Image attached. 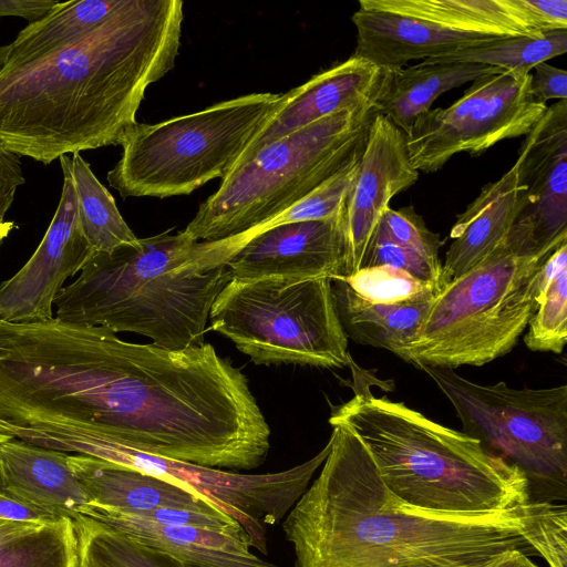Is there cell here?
<instances>
[{"label":"cell","instance_id":"cell-21","mask_svg":"<svg viewBox=\"0 0 567 567\" xmlns=\"http://www.w3.org/2000/svg\"><path fill=\"white\" fill-rule=\"evenodd\" d=\"M517 167L514 164L499 179L486 184L478 196L457 216L442 264V282L466 272L491 254L511 231L516 217Z\"/></svg>","mask_w":567,"mask_h":567},{"label":"cell","instance_id":"cell-7","mask_svg":"<svg viewBox=\"0 0 567 567\" xmlns=\"http://www.w3.org/2000/svg\"><path fill=\"white\" fill-rule=\"evenodd\" d=\"M281 97L250 93L159 123H137L107 182L124 198H166L223 179Z\"/></svg>","mask_w":567,"mask_h":567},{"label":"cell","instance_id":"cell-25","mask_svg":"<svg viewBox=\"0 0 567 567\" xmlns=\"http://www.w3.org/2000/svg\"><path fill=\"white\" fill-rule=\"evenodd\" d=\"M75 188L78 213L83 234L95 252H111L122 246H133L138 239L128 227L115 200L97 179L89 163L78 154L59 158Z\"/></svg>","mask_w":567,"mask_h":567},{"label":"cell","instance_id":"cell-13","mask_svg":"<svg viewBox=\"0 0 567 567\" xmlns=\"http://www.w3.org/2000/svg\"><path fill=\"white\" fill-rule=\"evenodd\" d=\"M62 173L60 200L41 243L30 259L0 284L2 321L32 322L54 317V300L63 284L95 254L80 224L73 181L65 168Z\"/></svg>","mask_w":567,"mask_h":567},{"label":"cell","instance_id":"cell-9","mask_svg":"<svg viewBox=\"0 0 567 567\" xmlns=\"http://www.w3.org/2000/svg\"><path fill=\"white\" fill-rule=\"evenodd\" d=\"M449 399L464 433L538 482L566 484L567 385L514 389L478 384L451 368L423 365Z\"/></svg>","mask_w":567,"mask_h":567},{"label":"cell","instance_id":"cell-1","mask_svg":"<svg viewBox=\"0 0 567 567\" xmlns=\"http://www.w3.org/2000/svg\"><path fill=\"white\" fill-rule=\"evenodd\" d=\"M181 0H123L105 21L47 54L0 70V142L43 164L121 145L146 89L175 65Z\"/></svg>","mask_w":567,"mask_h":567},{"label":"cell","instance_id":"cell-2","mask_svg":"<svg viewBox=\"0 0 567 567\" xmlns=\"http://www.w3.org/2000/svg\"><path fill=\"white\" fill-rule=\"evenodd\" d=\"M319 475L284 518L295 567H529L528 504L504 512L415 507L383 483L365 445L332 423Z\"/></svg>","mask_w":567,"mask_h":567},{"label":"cell","instance_id":"cell-30","mask_svg":"<svg viewBox=\"0 0 567 567\" xmlns=\"http://www.w3.org/2000/svg\"><path fill=\"white\" fill-rule=\"evenodd\" d=\"M362 152L355 154L343 167L290 208L272 219L248 229V236L252 239L257 235L282 224L329 219L341 215L357 176Z\"/></svg>","mask_w":567,"mask_h":567},{"label":"cell","instance_id":"cell-29","mask_svg":"<svg viewBox=\"0 0 567 567\" xmlns=\"http://www.w3.org/2000/svg\"><path fill=\"white\" fill-rule=\"evenodd\" d=\"M71 522L76 538V567H166L162 557L100 520L80 515Z\"/></svg>","mask_w":567,"mask_h":567},{"label":"cell","instance_id":"cell-26","mask_svg":"<svg viewBox=\"0 0 567 567\" xmlns=\"http://www.w3.org/2000/svg\"><path fill=\"white\" fill-rule=\"evenodd\" d=\"M71 519L13 520L0 534V567H76Z\"/></svg>","mask_w":567,"mask_h":567},{"label":"cell","instance_id":"cell-18","mask_svg":"<svg viewBox=\"0 0 567 567\" xmlns=\"http://www.w3.org/2000/svg\"><path fill=\"white\" fill-rule=\"evenodd\" d=\"M115 528L177 567H277L250 551L245 533L154 524L128 514L91 507L86 515Z\"/></svg>","mask_w":567,"mask_h":567},{"label":"cell","instance_id":"cell-39","mask_svg":"<svg viewBox=\"0 0 567 567\" xmlns=\"http://www.w3.org/2000/svg\"><path fill=\"white\" fill-rule=\"evenodd\" d=\"M0 518L10 520H22V522H45L55 520V518L48 513L38 508L24 505L0 489Z\"/></svg>","mask_w":567,"mask_h":567},{"label":"cell","instance_id":"cell-3","mask_svg":"<svg viewBox=\"0 0 567 567\" xmlns=\"http://www.w3.org/2000/svg\"><path fill=\"white\" fill-rule=\"evenodd\" d=\"M329 423L352 429L386 487L415 507L456 514L504 512L530 502L529 480L477 439L410 409L355 390Z\"/></svg>","mask_w":567,"mask_h":567},{"label":"cell","instance_id":"cell-8","mask_svg":"<svg viewBox=\"0 0 567 567\" xmlns=\"http://www.w3.org/2000/svg\"><path fill=\"white\" fill-rule=\"evenodd\" d=\"M212 329L255 364L353 363L331 279H230L209 311Z\"/></svg>","mask_w":567,"mask_h":567},{"label":"cell","instance_id":"cell-36","mask_svg":"<svg viewBox=\"0 0 567 567\" xmlns=\"http://www.w3.org/2000/svg\"><path fill=\"white\" fill-rule=\"evenodd\" d=\"M529 90L534 100L543 104L548 100H567V72L542 62L530 73Z\"/></svg>","mask_w":567,"mask_h":567},{"label":"cell","instance_id":"cell-12","mask_svg":"<svg viewBox=\"0 0 567 567\" xmlns=\"http://www.w3.org/2000/svg\"><path fill=\"white\" fill-rule=\"evenodd\" d=\"M515 165L517 212L506 241L522 255L551 254L567 241V100L547 106Z\"/></svg>","mask_w":567,"mask_h":567},{"label":"cell","instance_id":"cell-10","mask_svg":"<svg viewBox=\"0 0 567 567\" xmlns=\"http://www.w3.org/2000/svg\"><path fill=\"white\" fill-rule=\"evenodd\" d=\"M330 449L329 439L310 460L289 470L266 474H241L202 466L145 453L95 435L70 437L55 450L112 462L199 493L241 525L251 547L267 554L266 526L285 518L311 483Z\"/></svg>","mask_w":567,"mask_h":567},{"label":"cell","instance_id":"cell-35","mask_svg":"<svg viewBox=\"0 0 567 567\" xmlns=\"http://www.w3.org/2000/svg\"><path fill=\"white\" fill-rule=\"evenodd\" d=\"M537 32L567 29V0H516Z\"/></svg>","mask_w":567,"mask_h":567},{"label":"cell","instance_id":"cell-24","mask_svg":"<svg viewBox=\"0 0 567 567\" xmlns=\"http://www.w3.org/2000/svg\"><path fill=\"white\" fill-rule=\"evenodd\" d=\"M123 0H71L59 2L45 16L29 23L10 43L7 62L47 54L82 37L105 21Z\"/></svg>","mask_w":567,"mask_h":567},{"label":"cell","instance_id":"cell-5","mask_svg":"<svg viewBox=\"0 0 567 567\" xmlns=\"http://www.w3.org/2000/svg\"><path fill=\"white\" fill-rule=\"evenodd\" d=\"M377 101L326 116L234 168L183 230L195 241L239 235L290 208L363 151Z\"/></svg>","mask_w":567,"mask_h":567},{"label":"cell","instance_id":"cell-37","mask_svg":"<svg viewBox=\"0 0 567 567\" xmlns=\"http://www.w3.org/2000/svg\"><path fill=\"white\" fill-rule=\"evenodd\" d=\"M25 183L20 156L7 150L0 142V225L11 207L18 187Z\"/></svg>","mask_w":567,"mask_h":567},{"label":"cell","instance_id":"cell-27","mask_svg":"<svg viewBox=\"0 0 567 567\" xmlns=\"http://www.w3.org/2000/svg\"><path fill=\"white\" fill-rule=\"evenodd\" d=\"M567 51V29L498 39L453 54L424 60L433 63H475L526 75L542 62Z\"/></svg>","mask_w":567,"mask_h":567},{"label":"cell","instance_id":"cell-17","mask_svg":"<svg viewBox=\"0 0 567 567\" xmlns=\"http://www.w3.org/2000/svg\"><path fill=\"white\" fill-rule=\"evenodd\" d=\"M383 76L384 70L352 54L282 93L281 102L254 135L234 168L292 132L340 111L375 102Z\"/></svg>","mask_w":567,"mask_h":567},{"label":"cell","instance_id":"cell-20","mask_svg":"<svg viewBox=\"0 0 567 567\" xmlns=\"http://www.w3.org/2000/svg\"><path fill=\"white\" fill-rule=\"evenodd\" d=\"M69 463L91 507L125 513L154 508L223 512L199 493L126 466L76 454H69Z\"/></svg>","mask_w":567,"mask_h":567},{"label":"cell","instance_id":"cell-38","mask_svg":"<svg viewBox=\"0 0 567 567\" xmlns=\"http://www.w3.org/2000/svg\"><path fill=\"white\" fill-rule=\"evenodd\" d=\"M59 2L56 0H0V18L19 17L32 23L45 16Z\"/></svg>","mask_w":567,"mask_h":567},{"label":"cell","instance_id":"cell-4","mask_svg":"<svg viewBox=\"0 0 567 567\" xmlns=\"http://www.w3.org/2000/svg\"><path fill=\"white\" fill-rule=\"evenodd\" d=\"M196 243L167 230L95 252L56 296L54 317L137 333L169 350L202 346L213 302L231 275L227 266L184 269Z\"/></svg>","mask_w":567,"mask_h":567},{"label":"cell","instance_id":"cell-40","mask_svg":"<svg viewBox=\"0 0 567 567\" xmlns=\"http://www.w3.org/2000/svg\"><path fill=\"white\" fill-rule=\"evenodd\" d=\"M13 228L14 224L12 221H6L0 225V248L2 246L3 240L9 236Z\"/></svg>","mask_w":567,"mask_h":567},{"label":"cell","instance_id":"cell-34","mask_svg":"<svg viewBox=\"0 0 567 567\" xmlns=\"http://www.w3.org/2000/svg\"><path fill=\"white\" fill-rule=\"evenodd\" d=\"M378 226L394 241L415 250L431 264L442 267L439 250L444 240L426 227L413 206L399 209L388 207Z\"/></svg>","mask_w":567,"mask_h":567},{"label":"cell","instance_id":"cell-22","mask_svg":"<svg viewBox=\"0 0 567 567\" xmlns=\"http://www.w3.org/2000/svg\"><path fill=\"white\" fill-rule=\"evenodd\" d=\"M331 288L347 338L385 349L410 362L408 349L435 296L400 303H375L355 293L340 276L331 279Z\"/></svg>","mask_w":567,"mask_h":567},{"label":"cell","instance_id":"cell-33","mask_svg":"<svg viewBox=\"0 0 567 567\" xmlns=\"http://www.w3.org/2000/svg\"><path fill=\"white\" fill-rule=\"evenodd\" d=\"M389 266L402 270L413 278L434 285L439 291L443 287L442 267H437L415 250L391 239L377 226L367 248L362 267Z\"/></svg>","mask_w":567,"mask_h":567},{"label":"cell","instance_id":"cell-11","mask_svg":"<svg viewBox=\"0 0 567 567\" xmlns=\"http://www.w3.org/2000/svg\"><path fill=\"white\" fill-rule=\"evenodd\" d=\"M529 83L530 73L485 75L450 106L419 116L404 133L415 169L433 173L458 153L478 155L503 140L526 135L547 110L534 100Z\"/></svg>","mask_w":567,"mask_h":567},{"label":"cell","instance_id":"cell-31","mask_svg":"<svg viewBox=\"0 0 567 567\" xmlns=\"http://www.w3.org/2000/svg\"><path fill=\"white\" fill-rule=\"evenodd\" d=\"M340 278L360 297L375 303H400L439 292L434 285L389 266L362 267Z\"/></svg>","mask_w":567,"mask_h":567},{"label":"cell","instance_id":"cell-28","mask_svg":"<svg viewBox=\"0 0 567 567\" xmlns=\"http://www.w3.org/2000/svg\"><path fill=\"white\" fill-rule=\"evenodd\" d=\"M537 303L524 342L532 351L561 353L567 342V241L540 269Z\"/></svg>","mask_w":567,"mask_h":567},{"label":"cell","instance_id":"cell-41","mask_svg":"<svg viewBox=\"0 0 567 567\" xmlns=\"http://www.w3.org/2000/svg\"><path fill=\"white\" fill-rule=\"evenodd\" d=\"M9 51H10V44L0 47V70L3 68V65L7 62Z\"/></svg>","mask_w":567,"mask_h":567},{"label":"cell","instance_id":"cell-16","mask_svg":"<svg viewBox=\"0 0 567 567\" xmlns=\"http://www.w3.org/2000/svg\"><path fill=\"white\" fill-rule=\"evenodd\" d=\"M352 22L357 29L353 55L382 70L400 69L410 61L444 56L508 37L445 24L400 9L392 0H361Z\"/></svg>","mask_w":567,"mask_h":567},{"label":"cell","instance_id":"cell-19","mask_svg":"<svg viewBox=\"0 0 567 567\" xmlns=\"http://www.w3.org/2000/svg\"><path fill=\"white\" fill-rule=\"evenodd\" d=\"M0 489L55 518L73 519L90 509L68 453L16 439L0 443Z\"/></svg>","mask_w":567,"mask_h":567},{"label":"cell","instance_id":"cell-15","mask_svg":"<svg viewBox=\"0 0 567 567\" xmlns=\"http://www.w3.org/2000/svg\"><path fill=\"white\" fill-rule=\"evenodd\" d=\"M404 133L378 113L370 126L359 169L347 197L343 229L346 275L361 268L370 239L390 200L416 183Z\"/></svg>","mask_w":567,"mask_h":567},{"label":"cell","instance_id":"cell-14","mask_svg":"<svg viewBox=\"0 0 567 567\" xmlns=\"http://www.w3.org/2000/svg\"><path fill=\"white\" fill-rule=\"evenodd\" d=\"M343 213L282 224L243 246L226 264L231 279L308 280L346 275Z\"/></svg>","mask_w":567,"mask_h":567},{"label":"cell","instance_id":"cell-23","mask_svg":"<svg viewBox=\"0 0 567 567\" xmlns=\"http://www.w3.org/2000/svg\"><path fill=\"white\" fill-rule=\"evenodd\" d=\"M498 72L503 70L483 64L426 61L384 70L377 107L380 114L405 133L419 116L431 110L441 94Z\"/></svg>","mask_w":567,"mask_h":567},{"label":"cell","instance_id":"cell-32","mask_svg":"<svg viewBox=\"0 0 567 567\" xmlns=\"http://www.w3.org/2000/svg\"><path fill=\"white\" fill-rule=\"evenodd\" d=\"M524 537L549 567H567V512L564 505L530 501Z\"/></svg>","mask_w":567,"mask_h":567},{"label":"cell","instance_id":"cell-6","mask_svg":"<svg viewBox=\"0 0 567 567\" xmlns=\"http://www.w3.org/2000/svg\"><path fill=\"white\" fill-rule=\"evenodd\" d=\"M506 239L435 295L408 349L410 363L480 367L514 348L538 307V277L550 254L522 255Z\"/></svg>","mask_w":567,"mask_h":567}]
</instances>
